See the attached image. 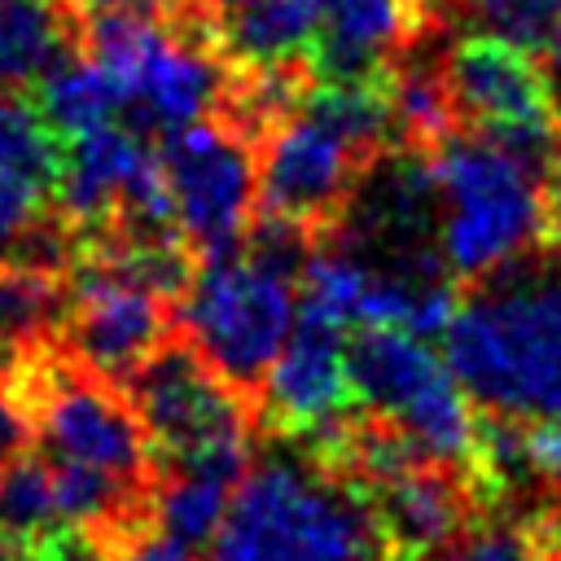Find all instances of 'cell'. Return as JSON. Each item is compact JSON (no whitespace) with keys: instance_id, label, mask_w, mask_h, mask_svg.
I'll return each mask as SVG.
<instances>
[{"instance_id":"6da1fadb","label":"cell","mask_w":561,"mask_h":561,"mask_svg":"<svg viewBox=\"0 0 561 561\" xmlns=\"http://www.w3.org/2000/svg\"><path fill=\"white\" fill-rule=\"evenodd\" d=\"M539 254L478 280L443 333L447 368L491 416L561 412V267H543Z\"/></svg>"},{"instance_id":"7a4b0ae2","label":"cell","mask_w":561,"mask_h":561,"mask_svg":"<svg viewBox=\"0 0 561 561\" xmlns=\"http://www.w3.org/2000/svg\"><path fill=\"white\" fill-rule=\"evenodd\" d=\"M206 561H390V548L364 486L289 443L241 473Z\"/></svg>"},{"instance_id":"3957f363","label":"cell","mask_w":561,"mask_h":561,"mask_svg":"<svg viewBox=\"0 0 561 561\" xmlns=\"http://www.w3.org/2000/svg\"><path fill=\"white\" fill-rule=\"evenodd\" d=\"M438 193V254L456 280H486L548 245V188L517 149L460 127L430 153Z\"/></svg>"},{"instance_id":"277c9868","label":"cell","mask_w":561,"mask_h":561,"mask_svg":"<svg viewBox=\"0 0 561 561\" xmlns=\"http://www.w3.org/2000/svg\"><path fill=\"white\" fill-rule=\"evenodd\" d=\"M175 333L193 342V351L250 403L263 390L267 368L276 364L294 320V276L250 259L228 254L197 263L188 289L175 298Z\"/></svg>"},{"instance_id":"5b68a950","label":"cell","mask_w":561,"mask_h":561,"mask_svg":"<svg viewBox=\"0 0 561 561\" xmlns=\"http://www.w3.org/2000/svg\"><path fill=\"white\" fill-rule=\"evenodd\" d=\"M355 403L386 416L425 460L465 469L478 434L473 399L456 373L403 329H359L346 342Z\"/></svg>"},{"instance_id":"8992f818","label":"cell","mask_w":561,"mask_h":561,"mask_svg":"<svg viewBox=\"0 0 561 561\" xmlns=\"http://www.w3.org/2000/svg\"><path fill=\"white\" fill-rule=\"evenodd\" d=\"M0 377L18 386V394L31 408V425L39 443L57 460H79L131 482H149L153 447L118 381L88 373L57 346H44L9 364Z\"/></svg>"},{"instance_id":"52a82bcc","label":"cell","mask_w":561,"mask_h":561,"mask_svg":"<svg viewBox=\"0 0 561 561\" xmlns=\"http://www.w3.org/2000/svg\"><path fill=\"white\" fill-rule=\"evenodd\" d=\"M158 162L171 188L180 241L197 263L241 250L254 215V140L228 118H197L162 131Z\"/></svg>"},{"instance_id":"ba28073f","label":"cell","mask_w":561,"mask_h":561,"mask_svg":"<svg viewBox=\"0 0 561 561\" xmlns=\"http://www.w3.org/2000/svg\"><path fill=\"white\" fill-rule=\"evenodd\" d=\"M145 434L153 460H188L219 447H250L254 403L237 394L175 329L167 342L131 373L123 386Z\"/></svg>"},{"instance_id":"9c48e42d","label":"cell","mask_w":561,"mask_h":561,"mask_svg":"<svg viewBox=\"0 0 561 561\" xmlns=\"http://www.w3.org/2000/svg\"><path fill=\"white\" fill-rule=\"evenodd\" d=\"M368 162L373 153L298 105L254 145V210L298 224L324 241L337 228Z\"/></svg>"},{"instance_id":"30bf717a","label":"cell","mask_w":561,"mask_h":561,"mask_svg":"<svg viewBox=\"0 0 561 561\" xmlns=\"http://www.w3.org/2000/svg\"><path fill=\"white\" fill-rule=\"evenodd\" d=\"M66 311L53 346L83 364L88 373L127 386L131 373L167 342L175 329L171 302L153 289H140L88 259L70 263L66 276Z\"/></svg>"},{"instance_id":"8fae6325","label":"cell","mask_w":561,"mask_h":561,"mask_svg":"<svg viewBox=\"0 0 561 561\" xmlns=\"http://www.w3.org/2000/svg\"><path fill=\"white\" fill-rule=\"evenodd\" d=\"M355 408L342 329L302 316L294 320L276 364L254 399V425L272 438H307Z\"/></svg>"},{"instance_id":"7c38bea8","label":"cell","mask_w":561,"mask_h":561,"mask_svg":"<svg viewBox=\"0 0 561 561\" xmlns=\"http://www.w3.org/2000/svg\"><path fill=\"white\" fill-rule=\"evenodd\" d=\"M364 495L373 504L390 557L408 561H434L482 517L469 473L438 460H412L368 482Z\"/></svg>"},{"instance_id":"4fadbf2b","label":"cell","mask_w":561,"mask_h":561,"mask_svg":"<svg viewBox=\"0 0 561 561\" xmlns=\"http://www.w3.org/2000/svg\"><path fill=\"white\" fill-rule=\"evenodd\" d=\"M421 0H316V79H368L386 75L408 44L425 31Z\"/></svg>"},{"instance_id":"5bb4252c","label":"cell","mask_w":561,"mask_h":561,"mask_svg":"<svg viewBox=\"0 0 561 561\" xmlns=\"http://www.w3.org/2000/svg\"><path fill=\"white\" fill-rule=\"evenodd\" d=\"M245 469H250V447H219L188 460H153L149 473L153 530L188 552L206 548Z\"/></svg>"},{"instance_id":"9a60e30c","label":"cell","mask_w":561,"mask_h":561,"mask_svg":"<svg viewBox=\"0 0 561 561\" xmlns=\"http://www.w3.org/2000/svg\"><path fill=\"white\" fill-rule=\"evenodd\" d=\"M215 44L228 66L311 61L316 0H250L215 18Z\"/></svg>"},{"instance_id":"2e32d148","label":"cell","mask_w":561,"mask_h":561,"mask_svg":"<svg viewBox=\"0 0 561 561\" xmlns=\"http://www.w3.org/2000/svg\"><path fill=\"white\" fill-rule=\"evenodd\" d=\"M66 272L0 259V373L53 346L66 311Z\"/></svg>"},{"instance_id":"e0dca14e","label":"cell","mask_w":561,"mask_h":561,"mask_svg":"<svg viewBox=\"0 0 561 561\" xmlns=\"http://www.w3.org/2000/svg\"><path fill=\"white\" fill-rule=\"evenodd\" d=\"M75 48V13L61 0L0 4V88H22L48 75Z\"/></svg>"},{"instance_id":"ac0fdd59","label":"cell","mask_w":561,"mask_h":561,"mask_svg":"<svg viewBox=\"0 0 561 561\" xmlns=\"http://www.w3.org/2000/svg\"><path fill=\"white\" fill-rule=\"evenodd\" d=\"M35 110L39 118L53 127V136H83L96 131L105 123H114V114L123 110V96L114 88V79L83 57L79 48H70L48 75L35 79Z\"/></svg>"},{"instance_id":"d6986e66","label":"cell","mask_w":561,"mask_h":561,"mask_svg":"<svg viewBox=\"0 0 561 561\" xmlns=\"http://www.w3.org/2000/svg\"><path fill=\"white\" fill-rule=\"evenodd\" d=\"M57 153L61 145L39 118L35 96H26L22 88H0V171H22L53 188Z\"/></svg>"},{"instance_id":"ffe728a7","label":"cell","mask_w":561,"mask_h":561,"mask_svg":"<svg viewBox=\"0 0 561 561\" xmlns=\"http://www.w3.org/2000/svg\"><path fill=\"white\" fill-rule=\"evenodd\" d=\"M57 526L53 469L44 460L18 456L0 469V530L4 535H44Z\"/></svg>"},{"instance_id":"44dd1931","label":"cell","mask_w":561,"mask_h":561,"mask_svg":"<svg viewBox=\"0 0 561 561\" xmlns=\"http://www.w3.org/2000/svg\"><path fill=\"white\" fill-rule=\"evenodd\" d=\"M434 561H539V543L530 535V517H495V522L478 517Z\"/></svg>"},{"instance_id":"7402d4cb","label":"cell","mask_w":561,"mask_h":561,"mask_svg":"<svg viewBox=\"0 0 561 561\" xmlns=\"http://www.w3.org/2000/svg\"><path fill=\"white\" fill-rule=\"evenodd\" d=\"M473 18L491 22L522 48H543L561 22V0H460Z\"/></svg>"},{"instance_id":"603a6c76","label":"cell","mask_w":561,"mask_h":561,"mask_svg":"<svg viewBox=\"0 0 561 561\" xmlns=\"http://www.w3.org/2000/svg\"><path fill=\"white\" fill-rule=\"evenodd\" d=\"M48 184L22 171H0V254L22 241L44 215H48Z\"/></svg>"},{"instance_id":"cb8c5ba5","label":"cell","mask_w":561,"mask_h":561,"mask_svg":"<svg viewBox=\"0 0 561 561\" xmlns=\"http://www.w3.org/2000/svg\"><path fill=\"white\" fill-rule=\"evenodd\" d=\"M35 438V425H31V408L26 399L18 394V386L9 377H0V469L13 465L18 456H26Z\"/></svg>"},{"instance_id":"d4e9b609","label":"cell","mask_w":561,"mask_h":561,"mask_svg":"<svg viewBox=\"0 0 561 561\" xmlns=\"http://www.w3.org/2000/svg\"><path fill=\"white\" fill-rule=\"evenodd\" d=\"M526 451H530V465H535L539 482L561 491V412L526 421Z\"/></svg>"},{"instance_id":"484cf974","label":"cell","mask_w":561,"mask_h":561,"mask_svg":"<svg viewBox=\"0 0 561 561\" xmlns=\"http://www.w3.org/2000/svg\"><path fill=\"white\" fill-rule=\"evenodd\" d=\"M110 561H193V557H188V548L171 543L167 535H158V530H140V535L127 539Z\"/></svg>"},{"instance_id":"4316f807","label":"cell","mask_w":561,"mask_h":561,"mask_svg":"<svg viewBox=\"0 0 561 561\" xmlns=\"http://www.w3.org/2000/svg\"><path fill=\"white\" fill-rule=\"evenodd\" d=\"M75 22L79 18H92V13H171V9H184V0H61Z\"/></svg>"},{"instance_id":"83f0119b","label":"cell","mask_w":561,"mask_h":561,"mask_svg":"<svg viewBox=\"0 0 561 561\" xmlns=\"http://www.w3.org/2000/svg\"><path fill=\"white\" fill-rule=\"evenodd\" d=\"M530 535H535L539 548L561 552V504H557V508H539V513H530Z\"/></svg>"},{"instance_id":"f1b7e54d","label":"cell","mask_w":561,"mask_h":561,"mask_svg":"<svg viewBox=\"0 0 561 561\" xmlns=\"http://www.w3.org/2000/svg\"><path fill=\"white\" fill-rule=\"evenodd\" d=\"M543 53H548V83H552V96H557V110H561V22H557V31L548 35V44H543Z\"/></svg>"},{"instance_id":"f546056e","label":"cell","mask_w":561,"mask_h":561,"mask_svg":"<svg viewBox=\"0 0 561 561\" xmlns=\"http://www.w3.org/2000/svg\"><path fill=\"white\" fill-rule=\"evenodd\" d=\"M548 245L561 250V171L552 175V188H548Z\"/></svg>"},{"instance_id":"4dcf8cb0","label":"cell","mask_w":561,"mask_h":561,"mask_svg":"<svg viewBox=\"0 0 561 561\" xmlns=\"http://www.w3.org/2000/svg\"><path fill=\"white\" fill-rule=\"evenodd\" d=\"M241 4H250V0H202V9H206L210 18H219V13H228V9H241Z\"/></svg>"},{"instance_id":"1f68e13d","label":"cell","mask_w":561,"mask_h":561,"mask_svg":"<svg viewBox=\"0 0 561 561\" xmlns=\"http://www.w3.org/2000/svg\"><path fill=\"white\" fill-rule=\"evenodd\" d=\"M539 561H561V552H552V548H539Z\"/></svg>"},{"instance_id":"d6a6232c","label":"cell","mask_w":561,"mask_h":561,"mask_svg":"<svg viewBox=\"0 0 561 561\" xmlns=\"http://www.w3.org/2000/svg\"><path fill=\"white\" fill-rule=\"evenodd\" d=\"M390 561H408V557H390Z\"/></svg>"},{"instance_id":"836d02e7","label":"cell","mask_w":561,"mask_h":561,"mask_svg":"<svg viewBox=\"0 0 561 561\" xmlns=\"http://www.w3.org/2000/svg\"><path fill=\"white\" fill-rule=\"evenodd\" d=\"M0 4H4V0H0Z\"/></svg>"}]
</instances>
